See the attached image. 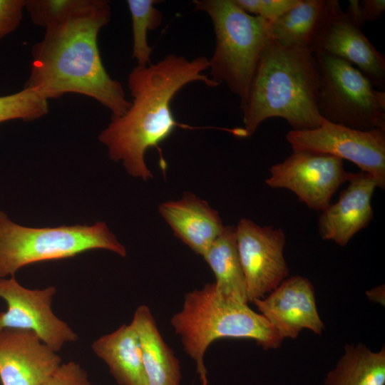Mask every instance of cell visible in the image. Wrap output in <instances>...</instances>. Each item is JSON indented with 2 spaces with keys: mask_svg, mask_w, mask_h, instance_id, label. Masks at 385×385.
Returning a JSON list of instances; mask_svg holds the SVG:
<instances>
[{
  "mask_svg": "<svg viewBox=\"0 0 385 385\" xmlns=\"http://www.w3.org/2000/svg\"><path fill=\"white\" fill-rule=\"evenodd\" d=\"M385 349L375 352L362 343L347 344L324 385H384Z\"/></svg>",
  "mask_w": 385,
  "mask_h": 385,
  "instance_id": "obj_21",
  "label": "cell"
},
{
  "mask_svg": "<svg viewBox=\"0 0 385 385\" xmlns=\"http://www.w3.org/2000/svg\"><path fill=\"white\" fill-rule=\"evenodd\" d=\"M48 112V100L29 88L24 87L16 93L0 96V123L15 119L34 120Z\"/></svg>",
  "mask_w": 385,
  "mask_h": 385,
  "instance_id": "obj_23",
  "label": "cell"
},
{
  "mask_svg": "<svg viewBox=\"0 0 385 385\" xmlns=\"http://www.w3.org/2000/svg\"><path fill=\"white\" fill-rule=\"evenodd\" d=\"M42 385H93L87 372L75 361L62 364Z\"/></svg>",
  "mask_w": 385,
  "mask_h": 385,
  "instance_id": "obj_27",
  "label": "cell"
},
{
  "mask_svg": "<svg viewBox=\"0 0 385 385\" xmlns=\"http://www.w3.org/2000/svg\"><path fill=\"white\" fill-rule=\"evenodd\" d=\"M321 51L343 59L361 71L374 87H385V58L355 26L335 0L314 44Z\"/></svg>",
  "mask_w": 385,
  "mask_h": 385,
  "instance_id": "obj_14",
  "label": "cell"
},
{
  "mask_svg": "<svg viewBox=\"0 0 385 385\" xmlns=\"http://www.w3.org/2000/svg\"><path fill=\"white\" fill-rule=\"evenodd\" d=\"M349 185L341 192L339 200L322 212L318 220L321 237L340 246L366 227L373 219L371 197L378 183L371 175L349 173Z\"/></svg>",
  "mask_w": 385,
  "mask_h": 385,
  "instance_id": "obj_15",
  "label": "cell"
},
{
  "mask_svg": "<svg viewBox=\"0 0 385 385\" xmlns=\"http://www.w3.org/2000/svg\"><path fill=\"white\" fill-rule=\"evenodd\" d=\"M236 229V241L243 270L248 302L262 299L289 275L283 250L286 237L281 228L260 226L241 219Z\"/></svg>",
  "mask_w": 385,
  "mask_h": 385,
  "instance_id": "obj_11",
  "label": "cell"
},
{
  "mask_svg": "<svg viewBox=\"0 0 385 385\" xmlns=\"http://www.w3.org/2000/svg\"><path fill=\"white\" fill-rule=\"evenodd\" d=\"M385 11L384 0H350L345 14L357 27L366 21H376Z\"/></svg>",
  "mask_w": 385,
  "mask_h": 385,
  "instance_id": "obj_26",
  "label": "cell"
},
{
  "mask_svg": "<svg viewBox=\"0 0 385 385\" xmlns=\"http://www.w3.org/2000/svg\"><path fill=\"white\" fill-rule=\"evenodd\" d=\"M91 349L119 385H148L139 337L131 323L98 338Z\"/></svg>",
  "mask_w": 385,
  "mask_h": 385,
  "instance_id": "obj_17",
  "label": "cell"
},
{
  "mask_svg": "<svg viewBox=\"0 0 385 385\" xmlns=\"http://www.w3.org/2000/svg\"><path fill=\"white\" fill-rule=\"evenodd\" d=\"M56 293L54 286L32 289L19 284L14 275L0 278V297L7 305L6 311L0 312V330L32 331L56 352L66 344L78 341L77 334L52 311Z\"/></svg>",
  "mask_w": 385,
  "mask_h": 385,
  "instance_id": "obj_10",
  "label": "cell"
},
{
  "mask_svg": "<svg viewBox=\"0 0 385 385\" xmlns=\"http://www.w3.org/2000/svg\"><path fill=\"white\" fill-rule=\"evenodd\" d=\"M111 19L106 0H78L63 17L45 29L32 48L30 74L24 87L48 101L67 93L89 96L119 117L130 106L120 82L107 73L98 35Z\"/></svg>",
  "mask_w": 385,
  "mask_h": 385,
  "instance_id": "obj_1",
  "label": "cell"
},
{
  "mask_svg": "<svg viewBox=\"0 0 385 385\" xmlns=\"http://www.w3.org/2000/svg\"><path fill=\"white\" fill-rule=\"evenodd\" d=\"M170 324L185 352L195 361L202 385L208 384L204 356L215 340L251 339L265 349L279 347L283 340L267 319L247 303L220 297L214 283L188 292Z\"/></svg>",
  "mask_w": 385,
  "mask_h": 385,
  "instance_id": "obj_4",
  "label": "cell"
},
{
  "mask_svg": "<svg viewBox=\"0 0 385 385\" xmlns=\"http://www.w3.org/2000/svg\"><path fill=\"white\" fill-rule=\"evenodd\" d=\"M0 385H1V381H0Z\"/></svg>",
  "mask_w": 385,
  "mask_h": 385,
  "instance_id": "obj_30",
  "label": "cell"
},
{
  "mask_svg": "<svg viewBox=\"0 0 385 385\" xmlns=\"http://www.w3.org/2000/svg\"><path fill=\"white\" fill-rule=\"evenodd\" d=\"M203 258L215 274L217 294L225 299L247 304L246 282L237 250L235 227L225 226Z\"/></svg>",
  "mask_w": 385,
  "mask_h": 385,
  "instance_id": "obj_20",
  "label": "cell"
},
{
  "mask_svg": "<svg viewBox=\"0 0 385 385\" xmlns=\"http://www.w3.org/2000/svg\"><path fill=\"white\" fill-rule=\"evenodd\" d=\"M26 0H0V39L20 25Z\"/></svg>",
  "mask_w": 385,
  "mask_h": 385,
  "instance_id": "obj_28",
  "label": "cell"
},
{
  "mask_svg": "<svg viewBox=\"0 0 385 385\" xmlns=\"http://www.w3.org/2000/svg\"><path fill=\"white\" fill-rule=\"evenodd\" d=\"M209 59L199 56L188 60L168 54L155 64L135 66L129 73L128 85L133 97L127 111L111 121L99 134L98 140L108 148L109 158L121 161L130 175L148 180L153 174L145 162L148 149L167 139L178 123L171 101L186 84L202 81L209 87L219 86L202 73L209 68Z\"/></svg>",
  "mask_w": 385,
  "mask_h": 385,
  "instance_id": "obj_2",
  "label": "cell"
},
{
  "mask_svg": "<svg viewBox=\"0 0 385 385\" xmlns=\"http://www.w3.org/2000/svg\"><path fill=\"white\" fill-rule=\"evenodd\" d=\"M158 212L175 236L202 257L225 227L219 213L190 192L160 204Z\"/></svg>",
  "mask_w": 385,
  "mask_h": 385,
  "instance_id": "obj_16",
  "label": "cell"
},
{
  "mask_svg": "<svg viewBox=\"0 0 385 385\" xmlns=\"http://www.w3.org/2000/svg\"><path fill=\"white\" fill-rule=\"evenodd\" d=\"M319 76L310 50L285 47L270 39L264 48L243 111L245 137L271 118L284 119L294 130L319 128Z\"/></svg>",
  "mask_w": 385,
  "mask_h": 385,
  "instance_id": "obj_3",
  "label": "cell"
},
{
  "mask_svg": "<svg viewBox=\"0 0 385 385\" xmlns=\"http://www.w3.org/2000/svg\"><path fill=\"white\" fill-rule=\"evenodd\" d=\"M301 0H234L247 13L272 22L296 6Z\"/></svg>",
  "mask_w": 385,
  "mask_h": 385,
  "instance_id": "obj_25",
  "label": "cell"
},
{
  "mask_svg": "<svg viewBox=\"0 0 385 385\" xmlns=\"http://www.w3.org/2000/svg\"><path fill=\"white\" fill-rule=\"evenodd\" d=\"M58 352L32 331L0 330L1 385H42L62 364Z\"/></svg>",
  "mask_w": 385,
  "mask_h": 385,
  "instance_id": "obj_12",
  "label": "cell"
},
{
  "mask_svg": "<svg viewBox=\"0 0 385 385\" xmlns=\"http://www.w3.org/2000/svg\"><path fill=\"white\" fill-rule=\"evenodd\" d=\"M130 323L139 337L148 385H180L179 361L163 339L150 308L137 307Z\"/></svg>",
  "mask_w": 385,
  "mask_h": 385,
  "instance_id": "obj_18",
  "label": "cell"
},
{
  "mask_svg": "<svg viewBox=\"0 0 385 385\" xmlns=\"http://www.w3.org/2000/svg\"><path fill=\"white\" fill-rule=\"evenodd\" d=\"M253 303L282 339H295L304 329L320 335L324 329L314 287L304 277L285 279L269 295Z\"/></svg>",
  "mask_w": 385,
  "mask_h": 385,
  "instance_id": "obj_13",
  "label": "cell"
},
{
  "mask_svg": "<svg viewBox=\"0 0 385 385\" xmlns=\"http://www.w3.org/2000/svg\"><path fill=\"white\" fill-rule=\"evenodd\" d=\"M335 0H301L277 20L270 22V38L285 47L312 52Z\"/></svg>",
  "mask_w": 385,
  "mask_h": 385,
  "instance_id": "obj_19",
  "label": "cell"
},
{
  "mask_svg": "<svg viewBox=\"0 0 385 385\" xmlns=\"http://www.w3.org/2000/svg\"><path fill=\"white\" fill-rule=\"evenodd\" d=\"M367 297L374 302L384 304V285H380L366 292Z\"/></svg>",
  "mask_w": 385,
  "mask_h": 385,
  "instance_id": "obj_29",
  "label": "cell"
},
{
  "mask_svg": "<svg viewBox=\"0 0 385 385\" xmlns=\"http://www.w3.org/2000/svg\"><path fill=\"white\" fill-rule=\"evenodd\" d=\"M78 0H26L25 8L31 21L45 29L55 23L77 4Z\"/></svg>",
  "mask_w": 385,
  "mask_h": 385,
  "instance_id": "obj_24",
  "label": "cell"
},
{
  "mask_svg": "<svg viewBox=\"0 0 385 385\" xmlns=\"http://www.w3.org/2000/svg\"><path fill=\"white\" fill-rule=\"evenodd\" d=\"M106 250L120 257L126 249L104 222L93 225L29 227L18 225L0 210V278L13 276L30 264Z\"/></svg>",
  "mask_w": 385,
  "mask_h": 385,
  "instance_id": "obj_6",
  "label": "cell"
},
{
  "mask_svg": "<svg viewBox=\"0 0 385 385\" xmlns=\"http://www.w3.org/2000/svg\"><path fill=\"white\" fill-rule=\"evenodd\" d=\"M284 161L270 168L266 184L272 188L293 192L312 210L323 211L332 197L347 181L349 173L343 160L327 153L303 148H292Z\"/></svg>",
  "mask_w": 385,
  "mask_h": 385,
  "instance_id": "obj_8",
  "label": "cell"
},
{
  "mask_svg": "<svg viewBox=\"0 0 385 385\" xmlns=\"http://www.w3.org/2000/svg\"><path fill=\"white\" fill-rule=\"evenodd\" d=\"M160 1L158 0H128L127 4L130 12L133 28L132 58L137 61L138 66L150 64L153 48L147 41L148 31L158 28L163 19V14L155 7Z\"/></svg>",
  "mask_w": 385,
  "mask_h": 385,
  "instance_id": "obj_22",
  "label": "cell"
},
{
  "mask_svg": "<svg viewBox=\"0 0 385 385\" xmlns=\"http://www.w3.org/2000/svg\"><path fill=\"white\" fill-rule=\"evenodd\" d=\"M286 139L292 148L312 150L356 164L385 188V130H358L326 120L317 128L290 130Z\"/></svg>",
  "mask_w": 385,
  "mask_h": 385,
  "instance_id": "obj_9",
  "label": "cell"
},
{
  "mask_svg": "<svg viewBox=\"0 0 385 385\" xmlns=\"http://www.w3.org/2000/svg\"><path fill=\"white\" fill-rule=\"evenodd\" d=\"M197 10L211 18L215 48L209 60L211 79L225 83L242 110L262 52L271 39L270 22L250 14L234 0H195Z\"/></svg>",
  "mask_w": 385,
  "mask_h": 385,
  "instance_id": "obj_5",
  "label": "cell"
},
{
  "mask_svg": "<svg viewBox=\"0 0 385 385\" xmlns=\"http://www.w3.org/2000/svg\"><path fill=\"white\" fill-rule=\"evenodd\" d=\"M319 83L317 110L333 124L358 130H385V93L374 88L364 75L350 63L314 53Z\"/></svg>",
  "mask_w": 385,
  "mask_h": 385,
  "instance_id": "obj_7",
  "label": "cell"
}]
</instances>
